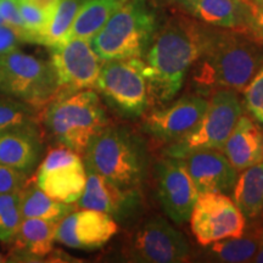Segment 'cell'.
I'll return each mask as SVG.
<instances>
[{
  "label": "cell",
  "instance_id": "6da1fadb",
  "mask_svg": "<svg viewBox=\"0 0 263 263\" xmlns=\"http://www.w3.org/2000/svg\"><path fill=\"white\" fill-rule=\"evenodd\" d=\"M209 25L182 12L159 24L149 49L141 58L151 104L170 103L183 88L186 74L201 54Z\"/></svg>",
  "mask_w": 263,
  "mask_h": 263
},
{
  "label": "cell",
  "instance_id": "7a4b0ae2",
  "mask_svg": "<svg viewBox=\"0 0 263 263\" xmlns=\"http://www.w3.org/2000/svg\"><path fill=\"white\" fill-rule=\"evenodd\" d=\"M263 65V41L249 28L209 26L202 51L192 67L194 87L203 94L242 91Z\"/></svg>",
  "mask_w": 263,
  "mask_h": 263
},
{
  "label": "cell",
  "instance_id": "3957f363",
  "mask_svg": "<svg viewBox=\"0 0 263 263\" xmlns=\"http://www.w3.org/2000/svg\"><path fill=\"white\" fill-rule=\"evenodd\" d=\"M38 120L57 145L68 147L81 156L90 140L110 124L94 89L59 95L39 111Z\"/></svg>",
  "mask_w": 263,
  "mask_h": 263
},
{
  "label": "cell",
  "instance_id": "277c9868",
  "mask_svg": "<svg viewBox=\"0 0 263 263\" xmlns=\"http://www.w3.org/2000/svg\"><path fill=\"white\" fill-rule=\"evenodd\" d=\"M82 157L85 168L122 188H139L145 178V146L126 127L108 124L90 140Z\"/></svg>",
  "mask_w": 263,
  "mask_h": 263
},
{
  "label": "cell",
  "instance_id": "5b68a950",
  "mask_svg": "<svg viewBox=\"0 0 263 263\" xmlns=\"http://www.w3.org/2000/svg\"><path fill=\"white\" fill-rule=\"evenodd\" d=\"M157 27V14L149 0H126L90 39V44L103 61L141 59Z\"/></svg>",
  "mask_w": 263,
  "mask_h": 263
},
{
  "label": "cell",
  "instance_id": "8992f818",
  "mask_svg": "<svg viewBox=\"0 0 263 263\" xmlns=\"http://www.w3.org/2000/svg\"><path fill=\"white\" fill-rule=\"evenodd\" d=\"M241 115L242 106L236 91H213L197 126L186 136L170 143L164 149V155L183 159L200 150L222 151Z\"/></svg>",
  "mask_w": 263,
  "mask_h": 263
},
{
  "label": "cell",
  "instance_id": "52a82bcc",
  "mask_svg": "<svg viewBox=\"0 0 263 263\" xmlns=\"http://www.w3.org/2000/svg\"><path fill=\"white\" fill-rule=\"evenodd\" d=\"M0 90L41 111L58 95L50 61L14 50L0 55Z\"/></svg>",
  "mask_w": 263,
  "mask_h": 263
},
{
  "label": "cell",
  "instance_id": "ba28073f",
  "mask_svg": "<svg viewBox=\"0 0 263 263\" xmlns=\"http://www.w3.org/2000/svg\"><path fill=\"white\" fill-rule=\"evenodd\" d=\"M95 89L126 117H139L151 105L144 64L138 58L103 61Z\"/></svg>",
  "mask_w": 263,
  "mask_h": 263
},
{
  "label": "cell",
  "instance_id": "9c48e42d",
  "mask_svg": "<svg viewBox=\"0 0 263 263\" xmlns=\"http://www.w3.org/2000/svg\"><path fill=\"white\" fill-rule=\"evenodd\" d=\"M127 261L140 263H180L190 256L185 236L163 217L154 216L144 221L124 248Z\"/></svg>",
  "mask_w": 263,
  "mask_h": 263
},
{
  "label": "cell",
  "instance_id": "30bf717a",
  "mask_svg": "<svg viewBox=\"0 0 263 263\" xmlns=\"http://www.w3.org/2000/svg\"><path fill=\"white\" fill-rule=\"evenodd\" d=\"M190 226L200 245L229 238H238L245 233L246 218L232 197L221 193L200 194L190 215Z\"/></svg>",
  "mask_w": 263,
  "mask_h": 263
},
{
  "label": "cell",
  "instance_id": "8fae6325",
  "mask_svg": "<svg viewBox=\"0 0 263 263\" xmlns=\"http://www.w3.org/2000/svg\"><path fill=\"white\" fill-rule=\"evenodd\" d=\"M51 65L57 74L58 95L78 90L95 89L103 60L91 47L90 41L71 38L50 48Z\"/></svg>",
  "mask_w": 263,
  "mask_h": 263
},
{
  "label": "cell",
  "instance_id": "7c38bea8",
  "mask_svg": "<svg viewBox=\"0 0 263 263\" xmlns=\"http://www.w3.org/2000/svg\"><path fill=\"white\" fill-rule=\"evenodd\" d=\"M34 182L51 199L74 205L84 192L87 171L80 154L57 145L39 166Z\"/></svg>",
  "mask_w": 263,
  "mask_h": 263
},
{
  "label": "cell",
  "instance_id": "4fadbf2b",
  "mask_svg": "<svg viewBox=\"0 0 263 263\" xmlns=\"http://www.w3.org/2000/svg\"><path fill=\"white\" fill-rule=\"evenodd\" d=\"M157 195L164 213L176 224L190 219L199 192L189 176L183 159H162L156 166Z\"/></svg>",
  "mask_w": 263,
  "mask_h": 263
},
{
  "label": "cell",
  "instance_id": "5bb4252c",
  "mask_svg": "<svg viewBox=\"0 0 263 263\" xmlns=\"http://www.w3.org/2000/svg\"><path fill=\"white\" fill-rule=\"evenodd\" d=\"M207 107V99L185 95L163 107L154 108L143 120V129L156 140L173 143L197 126Z\"/></svg>",
  "mask_w": 263,
  "mask_h": 263
},
{
  "label": "cell",
  "instance_id": "9a60e30c",
  "mask_svg": "<svg viewBox=\"0 0 263 263\" xmlns=\"http://www.w3.org/2000/svg\"><path fill=\"white\" fill-rule=\"evenodd\" d=\"M117 230L116 221L107 213L81 209L59 222L55 241L72 249L94 250L110 241Z\"/></svg>",
  "mask_w": 263,
  "mask_h": 263
},
{
  "label": "cell",
  "instance_id": "2e32d148",
  "mask_svg": "<svg viewBox=\"0 0 263 263\" xmlns=\"http://www.w3.org/2000/svg\"><path fill=\"white\" fill-rule=\"evenodd\" d=\"M85 171V188L76 207L105 212L117 221H124L138 212L141 205L139 188H122L101 174Z\"/></svg>",
  "mask_w": 263,
  "mask_h": 263
},
{
  "label": "cell",
  "instance_id": "e0dca14e",
  "mask_svg": "<svg viewBox=\"0 0 263 263\" xmlns=\"http://www.w3.org/2000/svg\"><path fill=\"white\" fill-rule=\"evenodd\" d=\"M201 24L221 28H248L246 0H154Z\"/></svg>",
  "mask_w": 263,
  "mask_h": 263
},
{
  "label": "cell",
  "instance_id": "ac0fdd59",
  "mask_svg": "<svg viewBox=\"0 0 263 263\" xmlns=\"http://www.w3.org/2000/svg\"><path fill=\"white\" fill-rule=\"evenodd\" d=\"M183 160L199 194L232 193L239 172L223 151L200 150Z\"/></svg>",
  "mask_w": 263,
  "mask_h": 263
},
{
  "label": "cell",
  "instance_id": "d6986e66",
  "mask_svg": "<svg viewBox=\"0 0 263 263\" xmlns=\"http://www.w3.org/2000/svg\"><path fill=\"white\" fill-rule=\"evenodd\" d=\"M35 121L0 129V163L29 172L42 153L41 133Z\"/></svg>",
  "mask_w": 263,
  "mask_h": 263
},
{
  "label": "cell",
  "instance_id": "ffe728a7",
  "mask_svg": "<svg viewBox=\"0 0 263 263\" xmlns=\"http://www.w3.org/2000/svg\"><path fill=\"white\" fill-rule=\"evenodd\" d=\"M222 151L238 172L262 162V132L251 118L241 115L227 139Z\"/></svg>",
  "mask_w": 263,
  "mask_h": 263
},
{
  "label": "cell",
  "instance_id": "44dd1931",
  "mask_svg": "<svg viewBox=\"0 0 263 263\" xmlns=\"http://www.w3.org/2000/svg\"><path fill=\"white\" fill-rule=\"evenodd\" d=\"M59 222L42 218H24L15 239V251L28 257L43 258L52 251Z\"/></svg>",
  "mask_w": 263,
  "mask_h": 263
},
{
  "label": "cell",
  "instance_id": "7402d4cb",
  "mask_svg": "<svg viewBox=\"0 0 263 263\" xmlns=\"http://www.w3.org/2000/svg\"><path fill=\"white\" fill-rule=\"evenodd\" d=\"M232 200L246 219H255L263 212V161L238 174Z\"/></svg>",
  "mask_w": 263,
  "mask_h": 263
},
{
  "label": "cell",
  "instance_id": "603a6c76",
  "mask_svg": "<svg viewBox=\"0 0 263 263\" xmlns=\"http://www.w3.org/2000/svg\"><path fill=\"white\" fill-rule=\"evenodd\" d=\"M20 210L24 218H42L60 222L76 209L72 203H64L48 196L35 182L28 183L18 192Z\"/></svg>",
  "mask_w": 263,
  "mask_h": 263
},
{
  "label": "cell",
  "instance_id": "cb8c5ba5",
  "mask_svg": "<svg viewBox=\"0 0 263 263\" xmlns=\"http://www.w3.org/2000/svg\"><path fill=\"white\" fill-rule=\"evenodd\" d=\"M124 2L126 0H84L66 41L71 38L90 41Z\"/></svg>",
  "mask_w": 263,
  "mask_h": 263
},
{
  "label": "cell",
  "instance_id": "d4e9b609",
  "mask_svg": "<svg viewBox=\"0 0 263 263\" xmlns=\"http://www.w3.org/2000/svg\"><path fill=\"white\" fill-rule=\"evenodd\" d=\"M259 230H254L245 233L238 238H229L219 241L212 242L207 245L209 249V257L217 262L240 263L251 262L258 249Z\"/></svg>",
  "mask_w": 263,
  "mask_h": 263
},
{
  "label": "cell",
  "instance_id": "484cf974",
  "mask_svg": "<svg viewBox=\"0 0 263 263\" xmlns=\"http://www.w3.org/2000/svg\"><path fill=\"white\" fill-rule=\"evenodd\" d=\"M83 3L84 0H59L39 44L52 48L66 42Z\"/></svg>",
  "mask_w": 263,
  "mask_h": 263
},
{
  "label": "cell",
  "instance_id": "4316f807",
  "mask_svg": "<svg viewBox=\"0 0 263 263\" xmlns=\"http://www.w3.org/2000/svg\"><path fill=\"white\" fill-rule=\"evenodd\" d=\"M22 222L20 210V194H0V240L11 242Z\"/></svg>",
  "mask_w": 263,
  "mask_h": 263
},
{
  "label": "cell",
  "instance_id": "83f0119b",
  "mask_svg": "<svg viewBox=\"0 0 263 263\" xmlns=\"http://www.w3.org/2000/svg\"><path fill=\"white\" fill-rule=\"evenodd\" d=\"M38 111L31 105L15 99L0 97V129L3 128L37 121Z\"/></svg>",
  "mask_w": 263,
  "mask_h": 263
},
{
  "label": "cell",
  "instance_id": "f1b7e54d",
  "mask_svg": "<svg viewBox=\"0 0 263 263\" xmlns=\"http://www.w3.org/2000/svg\"><path fill=\"white\" fill-rule=\"evenodd\" d=\"M242 91L245 108L256 122L263 126V65Z\"/></svg>",
  "mask_w": 263,
  "mask_h": 263
},
{
  "label": "cell",
  "instance_id": "f546056e",
  "mask_svg": "<svg viewBox=\"0 0 263 263\" xmlns=\"http://www.w3.org/2000/svg\"><path fill=\"white\" fill-rule=\"evenodd\" d=\"M28 180L27 172L0 163V194L20 192Z\"/></svg>",
  "mask_w": 263,
  "mask_h": 263
},
{
  "label": "cell",
  "instance_id": "4dcf8cb0",
  "mask_svg": "<svg viewBox=\"0 0 263 263\" xmlns=\"http://www.w3.org/2000/svg\"><path fill=\"white\" fill-rule=\"evenodd\" d=\"M0 16L6 25L12 26L14 28L24 33L25 41L27 43V32L25 29L21 15H20L17 0H0Z\"/></svg>",
  "mask_w": 263,
  "mask_h": 263
},
{
  "label": "cell",
  "instance_id": "1f68e13d",
  "mask_svg": "<svg viewBox=\"0 0 263 263\" xmlns=\"http://www.w3.org/2000/svg\"><path fill=\"white\" fill-rule=\"evenodd\" d=\"M21 43H26L24 33L10 25H0V55L17 50Z\"/></svg>",
  "mask_w": 263,
  "mask_h": 263
},
{
  "label": "cell",
  "instance_id": "d6a6232c",
  "mask_svg": "<svg viewBox=\"0 0 263 263\" xmlns=\"http://www.w3.org/2000/svg\"><path fill=\"white\" fill-rule=\"evenodd\" d=\"M248 2V0H246ZM249 3V2H248ZM250 14L248 28L263 41V6H256L249 3Z\"/></svg>",
  "mask_w": 263,
  "mask_h": 263
},
{
  "label": "cell",
  "instance_id": "836d02e7",
  "mask_svg": "<svg viewBox=\"0 0 263 263\" xmlns=\"http://www.w3.org/2000/svg\"><path fill=\"white\" fill-rule=\"evenodd\" d=\"M27 2H29L33 5H35L44 12H47V14L50 15L51 17L52 12L57 9L59 0H27Z\"/></svg>",
  "mask_w": 263,
  "mask_h": 263
},
{
  "label": "cell",
  "instance_id": "e575fe53",
  "mask_svg": "<svg viewBox=\"0 0 263 263\" xmlns=\"http://www.w3.org/2000/svg\"><path fill=\"white\" fill-rule=\"evenodd\" d=\"M259 230V241H258V249L256 255L254 256L251 262L256 263H263V227H258Z\"/></svg>",
  "mask_w": 263,
  "mask_h": 263
},
{
  "label": "cell",
  "instance_id": "d590c367",
  "mask_svg": "<svg viewBox=\"0 0 263 263\" xmlns=\"http://www.w3.org/2000/svg\"><path fill=\"white\" fill-rule=\"evenodd\" d=\"M250 4L256 5V6H263V0H248Z\"/></svg>",
  "mask_w": 263,
  "mask_h": 263
},
{
  "label": "cell",
  "instance_id": "8d00e7d4",
  "mask_svg": "<svg viewBox=\"0 0 263 263\" xmlns=\"http://www.w3.org/2000/svg\"><path fill=\"white\" fill-rule=\"evenodd\" d=\"M6 261H8V259H6V257H5V256H4V255H2V254H0V262H6Z\"/></svg>",
  "mask_w": 263,
  "mask_h": 263
},
{
  "label": "cell",
  "instance_id": "74e56055",
  "mask_svg": "<svg viewBox=\"0 0 263 263\" xmlns=\"http://www.w3.org/2000/svg\"><path fill=\"white\" fill-rule=\"evenodd\" d=\"M3 24H5L4 21H3V18H2V16H0V25H3Z\"/></svg>",
  "mask_w": 263,
  "mask_h": 263
}]
</instances>
